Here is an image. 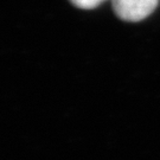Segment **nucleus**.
<instances>
[{"instance_id":"nucleus-1","label":"nucleus","mask_w":160,"mask_h":160,"mask_svg":"<svg viewBox=\"0 0 160 160\" xmlns=\"http://www.w3.org/2000/svg\"><path fill=\"white\" fill-rule=\"evenodd\" d=\"M159 0H112L115 14L125 22H141L152 14Z\"/></svg>"},{"instance_id":"nucleus-2","label":"nucleus","mask_w":160,"mask_h":160,"mask_svg":"<svg viewBox=\"0 0 160 160\" xmlns=\"http://www.w3.org/2000/svg\"><path fill=\"white\" fill-rule=\"evenodd\" d=\"M76 7L82 10H92L100 6L106 0H70Z\"/></svg>"}]
</instances>
